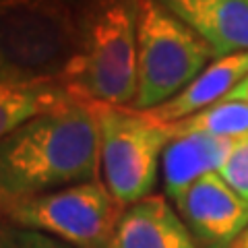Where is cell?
<instances>
[{
  "mask_svg": "<svg viewBox=\"0 0 248 248\" xmlns=\"http://www.w3.org/2000/svg\"><path fill=\"white\" fill-rule=\"evenodd\" d=\"M97 176V106L73 95L21 122L0 141V213L19 201Z\"/></svg>",
  "mask_w": 248,
  "mask_h": 248,
  "instance_id": "obj_1",
  "label": "cell"
},
{
  "mask_svg": "<svg viewBox=\"0 0 248 248\" xmlns=\"http://www.w3.org/2000/svg\"><path fill=\"white\" fill-rule=\"evenodd\" d=\"M139 0H83L77 50L62 85L93 104L130 108L137 97Z\"/></svg>",
  "mask_w": 248,
  "mask_h": 248,
  "instance_id": "obj_2",
  "label": "cell"
},
{
  "mask_svg": "<svg viewBox=\"0 0 248 248\" xmlns=\"http://www.w3.org/2000/svg\"><path fill=\"white\" fill-rule=\"evenodd\" d=\"M77 50V11L60 0H0V83H60Z\"/></svg>",
  "mask_w": 248,
  "mask_h": 248,
  "instance_id": "obj_3",
  "label": "cell"
},
{
  "mask_svg": "<svg viewBox=\"0 0 248 248\" xmlns=\"http://www.w3.org/2000/svg\"><path fill=\"white\" fill-rule=\"evenodd\" d=\"M215 60V54L182 19L157 0H139L137 97L133 110H153Z\"/></svg>",
  "mask_w": 248,
  "mask_h": 248,
  "instance_id": "obj_4",
  "label": "cell"
},
{
  "mask_svg": "<svg viewBox=\"0 0 248 248\" xmlns=\"http://www.w3.org/2000/svg\"><path fill=\"white\" fill-rule=\"evenodd\" d=\"M97 106L99 180L122 209L139 203L157 182L166 145L172 141L168 124L145 112L120 106Z\"/></svg>",
  "mask_w": 248,
  "mask_h": 248,
  "instance_id": "obj_5",
  "label": "cell"
},
{
  "mask_svg": "<svg viewBox=\"0 0 248 248\" xmlns=\"http://www.w3.org/2000/svg\"><path fill=\"white\" fill-rule=\"evenodd\" d=\"M122 211L97 178L19 201L0 213V221L42 232L77 248H108Z\"/></svg>",
  "mask_w": 248,
  "mask_h": 248,
  "instance_id": "obj_6",
  "label": "cell"
},
{
  "mask_svg": "<svg viewBox=\"0 0 248 248\" xmlns=\"http://www.w3.org/2000/svg\"><path fill=\"white\" fill-rule=\"evenodd\" d=\"M174 205L201 248H230L248 228V203L217 172L197 180Z\"/></svg>",
  "mask_w": 248,
  "mask_h": 248,
  "instance_id": "obj_7",
  "label": "cell"
},
{
  "mask_svg": "<svg viewBox=\"0 0 248 248\" xmlns=\"http://www.w3.org/2000/svg\"><path fill=\"white\" fill-rule=\"evenodd\" d=\"M108 248H201L168 197L151 195L126 207Z\"/></svg>",
  "mask_w": 248,
  "mask_h": 248,
  "instance_id": "obj_8",
  "label": "cell"
},
{
  "mask_svg": "<svg viewBox=\"0 0 248 248\" xmlns=\"http://www.w3.org/2000/svg\"><path fill=\"white\" fill-rule=\"evenodd\" d=\"M213 50L215 58L248 52V0H157Z\"/></svg>",
  "mask_w": 248,
  "mask_h": 248,
  "instance_id": "obj_9",
  "label": "cell"
},
{
  "mask_svg": "<svg viewBox=\"0 0 248 248\" xmlns=\"http://www.w3.org/2000/svg\"><path fill=\"white\" fill-rule=\"evenodd\" d=\"M248 79V52L215 58L172 99L145 114L161 124H172L221 102L240 83Z\"/></svg>",
  "mask_w": 248,
  "mask_h": 248,
  "instance_id": "obj_10",
  "label": "cell"
},
{
  "mask_svg": "<svg viewBox=\"0 0 248 248\" xmlns=\"http://www.w3.org/2000/svg\"><path fill=\"white\" fill-rule=\"evenodd\" d=\"M234 141L203 133L174 137L161 155L166 197L176 203L203 176L217 172L228 157Z\"/></svg>",
  "mask_w": 248,
  "mask_h": 248,
  "instance_id": "obj_11",
  "label": "cell"
},
{
  "mask_svg": "<svg viewBox=\"0 0 248 248\" xmlns=\"http://www.w3.org/2000/svg\"><path fill=\"white\" fill-rule=\"evenodd\" d=\"M73 97L64 85H4L0 83V141L31 116Z\"/></svg>",
  "mask_w": 248,
  "mask_h": 248,
  "instance_id": "obj_12",
  "label": "cell"
},
{
  "mask_svg": "<svg viewBox=\"0 0 248 248\" xmlns=\"http://www.w3.org/2000/svg\"><path fill=\"white\" fill-rule=\"evenodd\" d=\"M168 128L172 139L192 133H203L217 139L238 141V139L248 137V102L228 95L221 102L209 106L205 110L188 116V118L168 124Z\"/></svg>",
  "mask_w": 248,
  "mask_h": 248,
  "instance_id": "obj_13",
  "label": "cell"
},
{
  "mask_svg": "<svg viewBox=\"0 0 248 248\" xmlns=\"http://www.w3.org/2000/svg\"><path fill=\"white\" fill-rule=\"evenodd\" d=\"M217 174L226 180V184L236 195L248 203V137L234 141Z\"/></svg>",
  "mask_w": 248,
  "mask_h": 248,
  "instance_id": "obj_14",
  "label": "cell"
},
{
  "mask_svg": "<svg viewBox=\"0 0 248 248\" xmlns=\"http://www.w3.org/2000/svg\"><path fill=\"white\" fill-rule=\"evenodd\" d=\"M0 248H77L42 232L0 221Z\"/></svg>",
  "mask_w": 248,
  "mask_h": 248,
  "instance_id": "obj_15",
  "label": "cell"
},
{
  "mask_svg": "<svg viewBox=\"0 0 248 248\" xmlns=\"http://www.w3.org/2000/svg\"><path fill=\"white\" fill-rule=\"evenodd\" d=\"M230 95H232V97H240V99H246V102H248V79H244L242 83H240L238 87H236L234 91L230 93ZM226 97H228V95H226Z\"/></svg>",
  "mask_w": 248,
  "mask_h": 248,
  "instance_id": "obj_16",
  "label": "cell"
},
{
  "mask_svg": "<svg viewBox=\"0 0 248 248\" xmlns=\"http://www.w3.org/2000/svg\"><path fill=\"white\" fill-rule=\"evenodd\" d=\"M230 248H248V228L242 232V234H240V238Z\"/></svg>",
  "mask_w": 248,
  "mask_h": 248,
  "instance_id": "obj_17",
  "label": "cell"
},
{
  "mask_svg": "<svg viewBox=\"0 0 248 248\" xmlns=\"http://www.w3.org/2000/svg\"><path fill=\"white\" fill-rule=\"evenodd\" d=\"M60 2H68V4H73V2H75V0H60Z\"/></svg>",
  "mask_w": 248,
  "mask_h": 248,
  "instance_id": "obj_18",
  "label": "cell"
}]
</instances>
